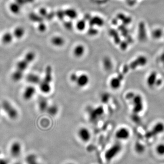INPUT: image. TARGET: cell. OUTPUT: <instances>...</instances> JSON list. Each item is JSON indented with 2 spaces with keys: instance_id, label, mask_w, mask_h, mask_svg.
<instances>
[{
  "instance_id": "obj_1",
  "label": "cell",
  "mask_w": 164,
  "mask_h": 164,
  "mask_svg": "<svg viewBox=\"0 0 164 164\" xmlns=\"http://www.w3.org/2000/svg\"><path fill=\"white\" fill-rule=\"evenodd\" d=\"M36 55L33 51L27 52L22 59L19 61L16 64V69L12 74V79L13 81L18 82L23 78L24 72L27 69L30 64L34 61Z\"/></svg>"
},
{
  "instance_id": "obj_2",
  "label": "cell",
  "mask_w": 164,
  "mask_h": 164,
  "mask_svg": "<svg viewBox=\"0 0 164 164\" xmlns=\"http://www.w3.org/2000/svg\"><path fill=\"white\" fill-rule=\"evenodd\" d=\"M52 80V69L51 66L48 65L45 69L44 79L39 84L40 91L43 94H47L51 91V83Z\"/></svg>"
},
{
  "instance_id": "obj_3",
  "label": "cell",
  "mask_w": 164,
  "mask_h": 164,
  "mask_svg": "<svg viewBox=\"0 0 164 164\" xmlns=\"http://www.w3.org/2000/svg\"><path fill=\"white\" fill-rule=\"evenodd\" d=\"M122 146L120 143H115L106 151L105 158L106 161L110 162L115 159L122 151Z\"/></svg>"
},
{
  "instance_id": "obj_4",
  "label": "cell",
  "mask_w": 164,
  "mask_h": 164,
  "mask_svg": "<svg viewBox=\"0 0 164 164\" xmlns=\"http://www.w3.org/2000/svg\"><path fill=\"white\" fill-rule=\"evenodd\" d=\"M2 109L4 110L10 119H16L18 116V113L16 108L7 100H4L2 103Z\"/></svg>"
},
{
  "instance_id": "obj_5",
  "label": "cell",
  "mask_w": 164,
  "mask_h": 164,
  "mask_svg": "<svg viewBox=\"0 0 164 164\" xmlns=\"http://www.w3.org/2000/svg\"><path fill=\"white\" fill-rule=\"evenodd\" d=\"M89 113L90 121L95 122L104 114V107L102 106H99L95 108L91 109Z\"/></svg>"
},
{
  "instance_id": "obj_6",
  "label": "cell",
  "mask_w": 164,
  "mask_h": 164,
  "mask_svg": "<svg viewBox=\"0 0 164 164\" xmlns=\"http://www.w3.org/2000/svg\"><path fill=\"white\" fill-rule=\"evenodd\" d=\"M133 105V111L135 114H138L143 109V101L141 96L135 95L132 99Z\"/></svg>"
},
{
  "instance_id": "obj_7",
  "label": "cell",
  "mask_w": 164,
  "mask_h": 164,
  "mask_svg": "<svg viewBox=\"0 0 164 164\" xmlns=\"http://www.w3.org/2000/svg\"><path fill=\"white\" fill-rule=\"evenodd\" d=\"M22 151V146L19 142L15 141L12 144L10 149V152L12 157L15 158L18 157L21 154Z\"/></svg>"
},
{
  "instance_id": "obj_8",
  "label": "cell",
  "mask_w": 164,
  "mask_h": 164,
  "mask_svg": "<svg viewBox=\"0 0 164 164\" xmlns=\"http://www.w3.org/2000/svg\"><path fill=\"white\" fill-rule=\"evenodd\" d=\"M78 135L79 138L83 142H87L91 139V133L86 127L80 128L78 130Z\"/></svg>"
},
{
  "instance_id": "obj_9",
  "label": "cell",
  "mask_w": 164,
  "mask_h": 164,
  "mask_svg": "<svg viewBox=\"0 0 164 164\" xmlns=\"http://www.w3.org/2000/svg\"><path fill=\"white\" fill-rule=\"evenodd\" d=\"M147 63V59L145 56H140L132 61L129 65H127L129 69H135L139 66H143Z\"/></svg>"
},
{
  "instance_id": "obj_10",
  "label": "cell",
  "mask_w": 164,
  "mask_h": 164,
  "mask_svg": "<svg viewBox=\"0 0 164 164\" xmlns=\"http://www.w3.org/2000/svg\"><path fill=\"white\" fill-rule=\"evenodd\" d=\"M116 138L118 140H126L130 136V132L127 128L121 127L118 129L115 134Z\"/></svg>"
},
{
  "instance_id": "obj_11",
  "label": "cell",
  "mask_w": 164,
  "mask_h": 164,
  "mask_svg": "<svg viewBox=\"0 0 164 164\" xmlns=\"http://www.w3.org/2000/svg\"><path fill=\"white\" fill-rule=\"evenodd\" d=\"M36 91V89L34 86L32 85L28 86L25 89L23 92L22 95L23 99L27 101L30 100L35 95Z\"/></svg>"
},
{
  "instance_id": "obj_12",
  "label": "cell",
  "mask_w": 164,
  "mask_h": 164,
  "mask_svg": "<svg viewBox=\"0 0 164 164\" xmlns=\"http://www.w3.org/2000/svg\"><path fill=\"white\" fill-rule=\"evenodd\" d=\"M89 82V78L86 74H81L78 76L76 83L78 87L84 88L86 86Z\"/></svg>"
},
{
  "instance_id": "obj_13",
  "label": "cell",
  "mask_w": 164,
  "mask_h": 164,
  "mask_svg": "<svg viewBox=\"0 0 164 164\" xmlns=\"http://www.w3.org/2000/svg\"><path fill=\"white\" fill-rule=\"evenodd\" d=\"M138 38L141 41H144L146 39V30L145 23L141 22L139 23L138 26Z\"/></svg>"
},
{
  "instance_id": "obj_14",
  "label": "cell",
  "mask_w": 164,
  "mask_h": 164,
  "mask_svg": "<svg viewBox=\"0 0 164 164\" xmlns=\"http://www.w3.org/2000/svg\"><path fill=\"white\" fill-rule=\"evenodd\" d=\"M26 79L28 83L32 85H39L41 81L40 77L34 73L28 74L26 76Z\"/></svg>"
},
{
  "instance_id": "obj_15",
  "label": "cell",
  "mask_w": 164,
  "mask_h": 164,
  "mask_svg": "<svg viewBox=\"0 0 164 164\" xmlns=\"http://www.w3.org/2000/svg\"><path fill=\"white\" fill-rule=\"evenodd\" d=\"M12 33L14 36V38L21 39L25 36L26 34V30L22 26H18L14 28Z\"/></svg>"
},
{
  "instance_id": "obj_16",
  "label": "cell",
  "mask_w": 164,
  "mask_h": 164,
  "mask_svg": "<svg viewBox=\"0 0 164 164\" xmlns=\"http://www.w3.org/2000/svg\"><path fill=\"white\" fill-rule=\"evenodd\" d=\"M14 37L12 32H7L3 33L1 38L2 42L5 45L11 44L13 41Z\"/></svg>"
},
{
  "instance_id": "obj_17",
  "label": "cell",
  "mask_w": 164,
  "mask_h": 164,
  "mask_svg": "<svg viewBox=\"0 0 164 164\" xmlns=\"http://www.w3.org/2000/svg\"><path fill=\"white\" fill-rule=\"evenodd\" d=\"M22 6L16 1L12 2L9 6V9L11 12L14 15H18L21 12Z\"/></svg>"
},
{
  "instance_id": "obj_18",
  "label": "cell",
  "mask_w": 164,
  "mask_h": 164,
  "mask_svg": "<svg viewBox=\"0 0 164 164\" xmlns=\"http://www.w3.org/2000/svg\"><path fill=\"white\" fill-rule=\"evenodd\" d=\"M122 81L123 80L120 79L117 76L113 77L109 82V85L112 89L114 90H117L119 89L120 88Z\"/></svg>"
},
{
  "instance_id": "obj_19",
  "label": "cell",
  "mask_w": 164,
  "mask_h": 164,
  "mask_svg": "<svg viewBox=\"0 0 164 164\" xmlns=\"http://www.w3.org/2000/svg\"><path fill=\"white\" fill-rule=\"evenodd\" d=\"M49 106V103L47 99L44 97H41L39 99L38 106L41 112H43L47 111Z\"/></svg>"
},
{
  "instance_id": "obj_20",
  "label": "cell",
  "mask_w": 164,
  "mask_h": 164,
  "mask_svg": "<svg viewBox=\"0 0 164 164\" xmlns=\"http://www.w3.org/2000/svg\"><path fill=\"white\" fill-rule=\"evenodd\" d=\"M157 75L156 72H151L149 75L147 79L146 83L149 87H152L153 86L156 85L157 80Z\"/></svg>"
},
{
  "instance_id": "obj_21",
  "label": "cell",
  "mask_w": 164,
  "mask_h": 164,
  "mask_svg": "<svg viewBox=\"0 0 164 164\" xmlns=\"http://www.w3.org/2000/svg\"><path fill=\"white\" fill-rule=\"evenodd\" d=\"M89 24L90 27H93L94 26L101 27L104 24V21L102 18L96 16V17L91 18L89 21Z\"/></svg>"
},
{
  "instance_id": "obj_22",
  "label": "cell",
  "mask_w": 164,
  "mask_h": 164,
  "mask_svg": "<svg viewBox=\"0 0 164 164\" xmlns=\"http://www.w3.org/2000/svg\"><path fill=\"white\" fill-rule=\"evenodd\" d=\"M85 52V48L83 45H78L73 49V55L76 58H80L84 55Z\"/></svg>"
},
{
  "instance_id": "obj_23",
  "label": "cell",
  "mask_w": 164,
  "mask_h": 164,
  "mask_svg": "<svg viewBox=\"0 0 164 164\" xmlns=\"http://www.w3.org/2000/svg\"><path fill=\"white\" fill-rule=\"evenodd\" d=\"M104 69L106 71H110L113 69V64L111 59L109 57H105L103 60Z\"/></svg>"
},
{
  "instance_id": "obj_24",
  "label": "cell",
  "mask_w": 164,
  "mask_h": 164,
  "mask_svg": "<svg viewBox=\"0 0 164 164\" xmlns=\"http://www.w3.org/2000/svg\"><path fill=\"white\" fill-rule=\"evenodd\" d=\"M27 164H42L38 160V157L34 154H30L27 156L26 159Z\"/></svg>"
},
{
  "instance_id": "obj_25",
  "label": "cell",
  "mask_w": 164,
  "mask_h": 164,
  "mask_svg": "<svg viewBox=\"0 0 164 164\" xmlns=\"http://www.w3.org/2000/svg\"><path fill=\"white\" fill-rule=\"evenodd\" d=\"M51 42L52 44L56 47H61L63 46L65 43V40L63 38L59 36L53 37L52 38Z\"/></svg>"
},
{
  "instance_id": "obj_26",
  "label": "cell",
  "mask_w": 164,
  "mask_h": 164,
  "mask_svg": "<svg viewBox=\"0 0 164 164\" xmlns=\"http://www.w3.org/2000/svg\"><path fill=\"white\" fill-rule=\"evenodd\" d=\"M118 19L122 21L123 24L125 25H128L132 22V19L129 17H127L123 13H119L117 16Z\"/></svg>"
},
{
  "instance_id": "obj_27",
  "label": "cell",
  "mask_w": 164,
  "mask_h": 164,
  "mask_svg": "<svg viewBox=\"0 0 164 164\" xmlns=\"http://www.w3.org/2000/svg\"><path fill=\"white\" fill-rule=\"evenodd\" d=\"M29 19L31 21L34 22H43V18L40 16L39 14L32 12L29 15Z\"/></svg>"
},
{
  "instance_id": "obj_28",
  "label": "cell",
  "mask_w": 164,
  "mask_h": 164,
  "mask_svg": "<svg viewBox=\"0 0 164 164\" xmlns=\"http://www.w3.org/2000/svg\"><path fill=\"white\" fill-rule=\"evenodd\" d=\"M109 34L114 38V41L116 44H119L121 42L120 37L119 35L118 32L114 29H111L109 30Z\"/></svg>"
},
{
  "instance_id": "obj_29",
  "label": "cell",
  "mask_w": 164,
  "mask_h": 164,
  "mask_svg": "<svg viewBox=\"0 0 164 164\" xmlns=\"http://www.w3.org/2000/svg\"><path fill=\"white\" fill-rule=\"evenodd\" d=\"M46 111L50 115L55 116L58 114L59 112V108L56 105H52L49 106Z\"/></svg>"
},
{
  "instance_id": "obj_30",
  "label": "cell",
  "mask_w": 164,
  "mask_h": 164,
  "mask_svg": "<svg viewBox=\"0 0 164 164\" xmlns=\"http://www.w3.org/2000/svg\"><path fill=\"white\" fill-rule=\"evenodd\" d=\"M153 131L155 133L158 134H161L164 132V125L163 123H158L154 126Z\"/></svg>"
},
{
  "instance_id": "obj_31",
  "label": "cell",
  "mask_w": 164,
  "mask_h": 164,
  "mask_svg": "<svg viewBox=\"0 0 164 164\" xmlns=\"http://www.w3.org/2000/svg\"><path fill=\"white\" fill-rule=\"evenodd\" d=\"M65 16L69 17V18L74 19L77 17V12L76 11L72 9H69L64 11Z\"/></svg>"
},
{
  "instance_id": "obj_32",
  "label": "cell",
  "mask_w": 164,
  "mask_h": 164,
  "mask_svg": "<svg viewBox=\"0 0 164 164\" xmlns=\"http://www.w3.org/2000/svg\"><path fill=\"white\" fill-rule=\"evenodd\" d=\"M157 155L160 156H164V143H159L157 145L155 149Z\"/></svg>"
},
{
  "instance_id": "obj_33",
  "label": "cell",
  "mask_w": 164,
  "mask_h": 164,
  "mask_svg": "<svg viewBox=\"0 0 164 164\" xmlns=\"http://www.w3.org/2000/svg\"><path fill=\"white\" fill-rule=\"evenodd\" d=\"M119 30L121 31V35L123 37H125L126 39L128 37L130 36L129 35V32L128 30L126 28V25H122L118 27Z\"/></svg>"
},
{
  "instance_id": "obj_34",
  "label": "cell",
  "mask_w": 164,
  "mask_h": 164,
  "mask_svg": "<svg viewBox=\"0 0 164 164\" xmlns=\"http://www.w3.org/2000/svg\"><path fill=\"white\" fill-rule=\"evenodd\" d=\"M76 28L78 30L83 31L86 28V21L85 20L79 21L76 24Z\"/></svg>"
},
{
  "instance_id": "obj_35",
  "label": "cell",
  "mask_w": 164,
  "mask_h": 164,
  "mask_svg": "<svg viewBox=\"0 0 164 164\" xmlns=\"http://www.w3.org/2000/svg\"><path fill=\"white\" fill-rule=\"evenodd\" d=\"M163 35V31L160 29H156L152 32V36L155 39H159L161 38Z\"/></svg>"
},
{
  "instance_id": "obj_36",
  "label": "cell",
  "mask_w": 164,
  "mask_h": 164,
  "mask_svg": "<svg viewBox=\"0 0 164 164\" xmlns=\"http://www.w3.org/2000/svg\"><path fill=\"white\" fill-rule=\"evenodd\" d=\"M110 99V95L108 93H104L102 94L100 97L101 102L103 104H107Z\"/></svg>"
},
{
  "instance_id": "obj_37",
  "label": "cell",
  "mask_w": 164,
  "mask_h": 164,
  "mask_svg": "<svg viewBox=\"0 0 164 164\" xmlns=\"http://www.w3.org/2000/svg\"><path fill=\"white\" fill-rule=\"evenodd\" d=\"M135 149L137 153H142L145 150L144 146L139 143H136L135 146Z\"/></svg>"
},
{
  "instance_id": "obj_38",
  "label": "cell",
  "mask_w": 164,
  "mask_h": 164,
  "mask_svg": "<svg viewBox=\"0 0 164 164\" xmlns=\"http://www.w3.org/2000/svg\"><path fill=\"white\" fill-rule=\"evenodd\" d=\"M38 23V30L41 32H44L47 29V27L45 23H43V22Z\"/></svg>"
},
{
  "instance_id": "obj_39",
  "label": "cell",
  "mask_w": 164,
  "mask_h": 164,
  "mask_svg": "<svg viewBox=\"0 0 164 164\" xmlns=\"http://www.w3.org/2000/svg\"><path fill=\"white\" fill-rule=\"evenodd\" d=\"M88 33L90 36H95L98 34V31L96 29L94 28L93 27H91V28L89 29Z\"/></svg>"
},
{
  "instance_id": "obj_40",
  "label": "cell",
  "mask_w": 164,
  "mask_h": 164,
  "mask_svg": "<svg viewBox=\"0 0 164 164\" xmlns=\"http://www.w3.org/2000/svg\"><path fill=\"white\" fill-rule=\"evenodd\" d=\"M120 45V48L122 50H125L126 49L128 46L129 43L126 41H124L121 42L119 43Z\"/></svg>"
},
{
  "instance_id": "obj_41",
  "label": "cell",
  "mask_w": 164,
  "mask_h": 164,
  "mask_svg": "<svg viewBox=\"0 0 164 164\" xmlns=\"http://www.w3.org/2000/svg\"><path fill=\"white\" fill-rule=\"evenodd\" d=\"M56 15L60 20L63 19L65 16L64 11L62 10L58 11L56 13Z\"/></svg>"
},
{
  "instance_id": "obj_42",
  "label": "cell",
  "mask_w": 164,
  "mask_h": 164,
  "mask_svg": "<svg viewBox=\"0 0 164 164\" xmlns=\"http://www.w3.org/2000/svg\"><path fill=\"white\" fill-rule=\"evenodd\" d=\"M48 13V12L47 10L44 8H42L39 10V14L43 18H45Z\"/></svg>"
},
{
  "instance_id": "obj_43",
  "label": "cell",
  "mask_w": 164,
  "mask_h": 164,
  "mask_svg": "<svg viewBox=\"0 0 164 164\" xmlns=\"http://www.w3.org/2000/svg\"><path fill=\"white\" fill-rule=\"evenodd\" d=\"M78 78V75L75 73H72L70 76V79L71 81L73 83H76Z\"/></svg>"
},
{
  "instance_id": "obj_44",
  "label": "cell",
  "mask_w": 164,
  "mask_h": 164,
  "mask_svg": "<svg viewBox=\"0 0 164 164\" xmlns=\"http://www.w3.org/2000/svg\"><path fill=\"white\" fill-rule=\"evenodd\" d=\"M135 94L133 92H129L126 96V99L129 100H132L135 96Z\"/></svg>"
},
{
  "instance_id": "obj_45",
  "label": "cell",
  "mask_w": 164,
  "mask_h": 164,
  "mask_svg": "<svg viewBox=\"0 0 164 164\" xmlns=\"http://www.w3.org/2000/svg\"><path fill=\"white\" fill-rule=\"evenodd\" d=\"M64 27L68 30H71L72 28V24L70 22H67L64 24Z\"/></svg>"
},
{
  "instance_id": "obj_46",
  "label": "cell",
  "mask_w": 164,
  "mask_h": 164,
  "mask_svg": "<svg viewBox=\"0 0 164 164\" xmlns=\"http://www.w3.org/2000/svg\"><path fill=\"white\" fill-rule=\"evenodd\" d=\"M56 15V13L54 12H51L49 13H48L47 16H46L45 18L48 20H51L54 17V16Z\"/></svg>"
},
{
  "instance_id": "obj_47",
  "label": "cell",
  "mask_w": 164,
  "mask_h": 164,
  "mask_svg": "<svg viewBox=\"0 0 164 164\" xmlns=\"http://www.w3.org/2000/svg\"><path fill=\"white\" fill-rule=\"evenodd\" d=\"M91 15H90V14H85V16H84V20H85V21H89L90 20V19L91 18Z\"/></svg>"
},
{
  "instance_id": "obj_48",
  "label": "cell",
  "mask_w": 164,
  "mask_h": 164,
  "mask_svg": "<svg viewBox=\"0 0 164 164\" xmlns=\"http://www.w3.org/2000/svg\"><path fill=\"white\" fill-rule=\"evenodd\" d=\"M136 0H128V4L130 6H133L136 4Z\"/></svg>"
},
{
  "instance_id": "obj_49",
  "label": "cell",
  "mask_w": 164,
  "mask_h": 164,
  "mask_svg": "<svg viewBox=\"0 0 164 164\" xmlns=\"http://www.w3.org/2000/svg\"><path fill=\"white\" fill-rule=\"evenodd\" d=\"M0 164H8V160L5 159L0 158Z\"/></svg>"
},
{
  "instance_id": "obj_50",
  "label": "cell",
  "mask_w": 164,
  "mask_h": 164,
  "mask_svg": "<svg viewBox=\"0 0 164 164\" xmlns=\"http://www.w3.org/2000/svg\"><path fill=\"white\" fill-rule=\"evenodd\" d=\"M160 60L162 63H164V53L160 56Z\"/></svg>"
},
{
  "instance_id": "obj_51",
  "label": "cell",
  "mask_w": 164,
  "mask_h": 164,
  "mask_svg": "<svg viewBox=\"0 0 164 164\" xmlns=\"http://www.w3.org/2000/svg\"><path fill=\"white\" fill-rule=\"evenodd\" d=\"M118 19H113V21H112V23H113V24H114V25H116L117 24V22H118Z\"/></svg>"
},
{
  "instance_id": "obj_52",
  "label": "cell",
  "mask_w": 164,
  "mask_h": 164,
  "mask_svg": "<svg viewBox=\"0 0 164 164\" xmlns=\"http://www.w3.org/2000/svg\"><path fill=\"white\" fill-rule=\"evenodd\" d=\"M65 164H75L74 163H72V162H68V163H66Z\"/></svg>"
},
{
  "instance_id": "obj_53",
  "label": "cell",
  "mask_w": 164,
  "mask_h": 164,
  "mask_svg": "<svg viewBox=\"0 0 164 164\" xmlns=\"http://www.w3.org/2000/svg\"><path fill=\"white\" fill-rule=\"evenodd\" d=\"M14 164H22V163H21V162H16V163H14Z\"/></svg>"
},
{
  "instance_id": "obj_54",
  "label": "cell",
  "mask_w": 164,
  "mask_h": 164,
  "mask_svg": "<svg viewBox=\"0 0 164 164\" xmlns=\"http://www.w3.org/2000/svg\"><path fill=\"white\" fill-rule=\"evenodd\" d=\"M2 109L1 105H0V114H1V110Z\"/></svg>"
},
{
  "instance_id": "obj_55",
  "label": "cell",
  "mask_w": 164,
  "mask_h": 164,
  "mask_svg": "<svg viewBox=\"0 0 164 164\" xmlns=\"http://www.w3.org/2000/svg\"><path fill=\"white\" fill-rule=\"evenodd\" d=\"M1 151L0 150V155H1Z\"/></svg>"
}]
</instances>
